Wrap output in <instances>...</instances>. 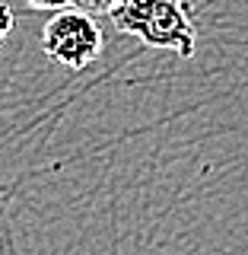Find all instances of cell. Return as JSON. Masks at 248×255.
I'll return each mask as SVG.
<instances>
[{
	"instance_id": "cell-4",
	"label": "cell",
	"mask_w": 248,
	"mask_h": 255,
	"mask_svg": "<svg viewBox=\"0 0 248 255\" xmlns=\"http://www.w3.org/2000/svg\"><path fill=\"white\" fill-rule=\"evenodd\" d=\"M70 3H77V0H26V6H29V10H51V13L67 10Z\"/></svg>"
},
{
	"instance_id": "cell-5",
	"label": "cell",
	"mask_w": 248,
	"mask_h": 255,
	"mask_svg": "<svg viewBox=\"0 0 248 255\" xmlns=\"http://www.w3.org/2000/svg\"><path fill=\"white\" fill-rule=\"evenodd\" d=\"M13 22H16V19H13V10L3 3V0H0V42H3V38L13 32Z\"/></svg>"
},
{
	"instance_id": "cell-1",
	"label": "cell",
	"mask_w": 248,
	"mask_h": 255,
	"mask_svg": "<svg viewBox=\"0 0 248 255\" xmlns=\"http://www.w3.org/2000/svg\"><path fill=\"white\" fill-rule=\"evenodd\" d=\"M111 22L150 48H169L181 58L194 54V26L185 0H127L111 10Z\"/></svg>"
},
{
	"instance_id": "cell-3",
	"label": "cell",
	"mask_w": 248,
	"mask_h": 255,
	"mask_svg": "<svg viewBox=\"0 0 248 255\" xmlns=\"http://www.w3.org/2000/svg\"><path fill=\"white\" fill-rule=\"evenodd\" d=\"M80 6H83L86 13H111L118 10L121 3H127V0H77Z\"/></svg>"
},
{
	"instance_id": "cell-2",
	"label": "cell",
	"mask_w": 248,
	"mask_h": 255,
	"mask_svg": "<svg viewBox=\"0 0 248 255\" xmlns=\"http://www.w3.org/2000/svg\"><path fill=\"white\" fill-rule=\"evenodd\" d=\"M42 48L54 64L83 70L102 54V29L86 10H61L48 19Z\"/></svg>"
}]
</instances>
